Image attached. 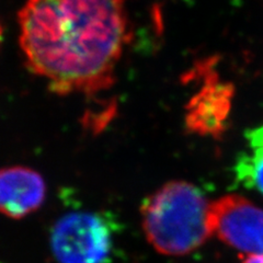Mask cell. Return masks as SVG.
<instances>
[{"mask_svg":"<svg viewBox=\"0 0 263 263\" xmlns=\"http://www.w3.org/2000/svg\"><path fill=\"white\" fill-rule=\"evenodd\" d=\"M112 246V228L97 213L66 214L52 229L51 248L60 263H105Z\"/></svg>","mask_w":263,"mask_h":263,"instance_id":"3","label":"cell"},{"mask_svg":"<svg viewBox=\"0 0 263 263\" xmlns=\"http://www.w3.org/2000/svg\"><path fill=\"white\" fill-rule=\"evenodd\" d=\"M234 88L216 78H208L186 106L185 124L193 133L218 136L228 121Z\"/></svg>","mask_w":263,"mask_h":263,"instance_id":"5","label":"cell"},{"mask_svg":"<svg viewBox=\"0 0 263 263\" xmlns=\"http://www.w3.org/2000/svg\"><path fill=\"white\" fill-rule=\"evenodd\" d=\"M46 195L45 181L28 167L0 169V213L13 219L27 217L37 211Z\"/></svg>","mask_w":263,"mask_h":263,"instance_id":"6","label":"cell"},{"mask_svg":"<svg viewBox=\"0 0 263 263\" xmlns=\"http://www.w3.org/2000/svg\"><path fill=\"white\" fill-rule=\"evenodd\" d=\"M242 263H263V254H250Z\"/></svg>","mask_w":263,"mask_h":263,"instance_id":"8","label":"cell"},{"mask_svg":"<svg viewBox=\"0 0 263 263\" xmlns=\"http://www.w3.org/2000/svg\"><path fill=\"white\" fill-rule=\"evenodd\" d=\"M2 37H3V29L0 27V41H2Z\"/></svg>","mask_w":263,"mask_h":263,"instance_id":"9","label":"cell"},{"mask_svg":"<svg viewBox=\"0 0 263 263\" xmlns=\"http://www.w3.org/2000/svg\"><path fill=\"white\" fill-rule=\"evenodd\" d=\"M210 204L200 189L172 181L144 201L142 225L147 240L166 256H184L202 246L212 230Z\"/></svg>","mask_w":263,"mask_h":263,"instance_id":"2","label":"cell"},{"mask_svg":"<svg viewBox=\"0 0 263 263\" xmlns=\"http://www.w3.org/2000/svg\"><path fill=\"white\" fill-rule=\"evenodd\" d=\"M249 152L239 156L235 171L238 183L263 194V126L246 133Z\"/></svg>","mask_w":263,"mask_h":263,"instance_id":"7","label":"cell"},{"mask_svg":"<svg viewBox=\"0 0 263 263\" xmlns=\"http://www.w3.org/2000/svg\"><path fill=\"white\" fill-rule=\"evenodd\" d=\"M27 66L59 95L109 89L128 42L125 0H28L19 12Z\"/></svg>","mask_w":263,"mask_h":263,"instance_id":"1","label":"cell"},{"mask_svg":"<svg viewBox=\"0 0 263 263\" xmlns=\"http://www.w3.org/2000/svg\"><path fill=\"white\" fill-rule=\"evenodd\" d=\"M213 235L248 254H263V210L239 195H226L210 204Z\"/></svg>","mask_w":263,"mask_h":263,"instance_id":"4","label":"cell"}]
</instances>
